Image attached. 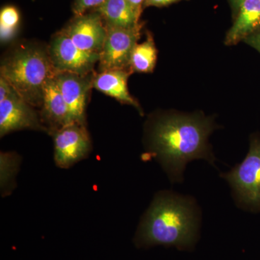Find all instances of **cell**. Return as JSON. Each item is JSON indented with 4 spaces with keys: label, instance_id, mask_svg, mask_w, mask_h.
<instances>
[{
    "label": "cell",
    "instance_id": "obj_1",
    "mask_svg": "<svg viewBox=\"0 0 260 260\" xmlns=\"http://www.w3.org/2000/svg\"><path fill=\"white\" fill-rule=\"evenodd\" d=\"M215 128L210 118L170 114L158 116L148 129L149 150L172 182L183 180L186 164L203 158L214 165L208 137Z\"/></svg>",
    "mask_w": 260,
    "mask_h": 260
},
{
    "label": "cell",
    "instance_id": "obj_2",
    "mask_svg": "<svg viewBox=\"0 0 260 260\" xmlns=\"http://www.w3.org/2000/svg\"><path fill=\"white\" fill-rule=\"evenodd\" d=\"M199 223L194 202L187 197L162 191L147 210L137 234L141 246L189 247L194 244Z\"/></svg>",
    "mask_w": 260,
    "mask_h": 260
},
{
    "label": "cell",
    "instance_id": "obj_3",
    "mask_svg": "<svg viewBox=\"0 0 260 260\" xmlns=\"http://www.w3.org/2000/svg\"><path fill=\"white\" fill-rule=\"evenodd\" d=\"M55 73L48 47L34 43L12 48L0 67V76L32 107H42L44 85Z\"/></svg>",
    "mask_w": 260,
    "mask_h": 260
},
{
    "label": "cell",
    "instance_id": "obj_4",
    "mask_svg": "<svg viewBox=\"0 0 260 260\" xmlns=\"http://www.w3.org/2000/svg\"><path fill=\"white\" fill-rule=\"evenodd\" d=\"M221 177L232 186L241 204L260 209V140H251L245 159Z\"/></svg>",
    "mask_w": 260,
    "mask_h": 260
},
{
    "label": "cell",
    "instance_id": "obj_5",
    "mask_svg": "<svg viewBox=\"0 0 260 260\" xmlns=\"http://www.w3.org/2000/svg\"><path fill=\"white\" fill-rule=\"evenodd\" d=\"M107 37L100 53L99 70L130 69L132 54L141 36L143 25L131 28L107 26Z\"/></svg>",
    "mask_w": 260,
    "mask_h": 260
},
{
    "label": "cell",
    "instance_id": "obj_6",
    "mask_svg": "<svg viewBox=\"0 0 260 260\" xmlns=\"http://www.w3.org/2000/svg\"><path fill=\"white\" fill-rule=\"evenodd\" d=\"M48 50L56 73L90 74L100 59V54L81 50L61 31L51 39Z\"/></svg>",
    "mask_w": 260,
    "mask_h": 260
},
{
    "label": "cell",
    "instance_id": "obj_7",
    "mask_svg": "<svg viewBox=\"0 0 260 260\" xmlns=\"http://www.w3.org/2000/svg\"><path fill=\"white\" fill-rule=\"evenodd\" d=\"M49 133L54 140V161L58 167L68 169L88 155L91 142L85 125L73 123Z\"/></svg>",
    "mask_w": 260,
    "mask_h": 260
},
{
    "label": "cell",
    "instance_id": "obj_8",
    "mask_svg": "<svg viewBox=\"0 0 260 260\" xmlns=\"http://www.w3.org/2000/svg\"><path fill=\"white\" fill-rule=\"evenodd\" d=\"M61 32L84 51L100 54L107 37V27L96 12L77 15Z\"/></svg>",
    "mask_w": 260,
    "mask_h": 260
},
{
    "label": "cell",
    "instance_id": "obj_9",
    "mask_svg": "<svg viewBox=\"0 0 260 260\" xmlns=\"http://www.w3.org/2000/svg\"><path fill=\"white\" fill-rule=\"evenodd\" d=\"M22 129L48 131L32 106L14 90L0 102V135L3 138L12 132Z\"/></svg>",
    "mask_w": 260,
    "mask_h": 260
},
{
    "label": "cell",
    "instance_id": "obj_10",
    "mask_svg": "<svg viewBox=\"0 0 260 260\" xmlns=\"http://www.w3.org/2000/svg\"><path fill=\"white\" fill-rule=\"evenodd\" d=\"M95 73L80 75L70 73H56V83L69 107L73 122L85 125L87 101Z\"/></svg>",
    "mask_w": 260,
    "mask_h": 260
},
{
    "label": "cell",
    "instance_id": "obj_11",
    "mask_svg": "<svg viewBox=\"0 0 260 260\" xmlns=\"http://www.w3.org/2000/svg\"><path fill=\"white\" fill-rule=\"evenodd\" d=\"M42 107L41 117L48 124L49 133L74 123L54 76L49 78L44 85Z\"/></svg>",
    "mask_w": 260,
    "mask_h": 260
},
{
    "label": "cell",
    "instance_id": "obj_12",
    "mask_svg": "<svg viewBox=\"0 0 260 260\" xmlns=\"http://www.w3.org/2000/svg\"><path fill=\"white\" fill-rule=\"evenodd\" d=\"M129 70H113L101 72L95 75L93 87L99 91L114 98L122 104L133 106L143 114L139 103L129 93L127 88L128 78L132 73Z\"/></svg>",
    "mask_w": 260,
    "mask_h": 260
},
{
    "label": "cell",
    "instance_id": "obj_13",
    "mask_svg": "<svg viewBox=\"0 0 260 260\" xmlns=\"http://www.w3.org/2000/svg\"><path fill=\"white\" fill-rule=\"evenodd\" d=\"M93 11L102 16L107 26L131 28L140 24L141 14L128 0H107Z\"/></svg>",
    "mask_w": 260,
    "mask_h": 260
},
{
    "label": "cell",
    "instance_id": "obj_14",
    "mask_svg": "<svg viewBox=\"0 0 260 260\" xmlns=\"http://www.w3.org/2000/svg\"><path fill=\"white\" fill-rule=\"evenodd\" d=\"M260 25V0H244L225 43L232 46L245 39Z\"/></svg>",
    "mask_w": 260,
    "mask_h": 260
},
{
    "label": "cell",
    "instance_id": "obj_15",
    "mask_svg": "<svg viewBox=\"0 0 260 260\" xmlns=\"http://www.w3.org/2000/svg\"><path fill=\"white\" fill-rule=\"evenodd\" d=\"M157 49L150 36L141 44H137L132 54L129 68L133 72L151 73L155 68Z\"/></svg>",
    "mask_w": 260,
    "mask_h": 260
},
{
    "label": "cell",
    "instance_id": "obj_16",
    "mask_svg": "<svg viewBox=\"0 0 260 260\" xmlns=\"http://www.w3.org/2000/svg\"><path fill=\"white\" fill-rule=\"evenodd\" d=\"M20 13L13 6L4 7L0 13V40L9 42L15 37L20 25Z\"/></svg>",
    "mask_w": 260,
    "mask_h": 260
},
{
    "label": "cell",
    "instance_id": "obj_17",
    "mask_svg": "<svg viewBox=\"0 0 260 260\" xmlns=\"http://www.w3.org/2000/svg\"><path fill=\"white\" fill-rule=\"evenodd\" d=\"M1 161V190L8 194L14 185L15 175L18 172L20 158L12 153H2Z\"/></svg>",
    "mask_w": 260,
    "mask_h": 260
},
{
    "label": "cell",
    "instance_id": "obj_18",
    "mask_svg": "<svg viewBox=\"0 0 260 260\" xmlns=\"http://www.w3.org/2000/svg\"><path fill=\"white\" fill-rule=\"evenodd\" d=\"M107 0H75L73 13L77 15H83L89 9H95L104 4Z\"/></svg>",
    "mask_w": 260,
    "mask_h": 260
},
{
    "label": "cell",
    "instance_id": "obj_19",
    "mask_svg": "<svg viewBox=\"0 0 260 260\" xmlns=\"http://www.w3.org/2000/svg\"><path fill=\"white\" fill-rule=\"evenodd\" d=\"M13 87L3 77L0 76V102L4 101L13 93Z\"/></svg>",
    "mask_w": 260,
    "mask_h": 260
},
{
    "label": "cell",
    "instance_id": "obj_20",
    "mask_svg": "<svg viewBox=\"0 0 260 260\" xmlns=\"http://www.w3.org/2000/svg\"><path fill=\"white\" fill-rule=\"evenodd\" d=\"M179 1H181V0H145L144 6L164 7Z\"/></svg>",
    "mask_w": 260,
    "mask_h": 260
},
{
    "label": "cell",
    "instance_id": "obj_21",
    "mask_svg": "<svg viewBox=\"0 0 260 260\" xmlns=\"http://www.w3.org/2000/svg\"><path fill=\"white\" fill-rule=\"evenodd\" d=\"M145 0H128V2L134 7L135 9L141 14L143 5H144Z\"/></svg>",
    "mask_w": 260,
    "mask_h": 260
},
{
    "label": "cell",
    "instance_id": "obj_22",
    "mask_svg": "<svg viewBox=\"0 0 260 260\" xmlns=\"http://www.w3.org/2000/svg\"><path fill=\"white\" fill-rule=\"evenodd\" d=\"M249 40L250 41L251 44H253V45L256 46L260 51V32L255 37L249 39Z\"/></svg>",
    "mask_w": 260,
    "mask_h": 260
},
{
    "label": "cell",
    "instance_id": "obj_23",
    "mask_svg": "<svg viewBox=\"0 0 260 260\" xmlns=\"http://www.w3.org/2000/svg\"><path fill=\"white\" fill-rule=\"evenodd\" d=\"M244 0H232L233 3H234V6L236 8H240L241 5H242L243 2Z\"/></svg>",
    "mask_w": 260,
    "mask_h": 260
}]
</instances>
